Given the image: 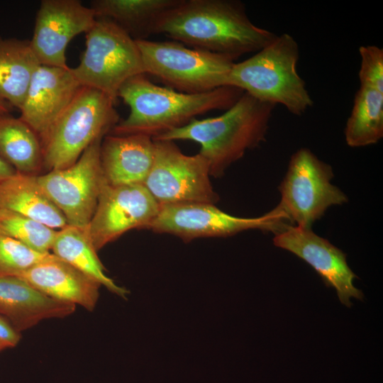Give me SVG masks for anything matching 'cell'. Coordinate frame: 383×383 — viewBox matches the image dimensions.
Instances as JSON below:
<instances>
[{"label":"cell","mask_w":383,"mask_h":383,"mask_svg":"<svg viewBox=\"0 0 383 383\" xmlns=\"http://www.w3.org/2000/svg\"><path fill=\"white\" fill-rule=\"evenodd\" d=\"M154 33L233 61L257 52L277 36L255 25L238 0H182L160 18Z\"/></svg>","instance_id":"obj_1"},{"label":"cell","mask_w":383,"mask_h":383,"mask_svg":"<svg viewBox=\"0 0 383 383\" xmlns=\"http://www.w3.org/2000/svg\"><path fill=\"white\" fill-rule=\"evenodd\" d=\"M244 91L232 86L198 94H187L152 83L145 74L128 79L120 88L121 98L130 108L111 134H143L155 138L189 123L213 110H227Z\"/></svg>","instance_id":"obj_2"},{"label":"cell","mask_w":383,"mask_h":383,"mask_svg":"<svg viewBox=\"0 0 383 383\" xmlns=\"http://www.w3.org/2000/svg\"><path fill=\"white\" fill-rule=\"evenodd\" d=\"M274 107L244 92L223 114L201 120L194 118L152 139L198 143L201 145L199 154L207 161L210 175L221 177L246 151L265 140Z\"/></svg>","instance_id":"obj_3"},{"label":"cell","mask_w":383,"mask_h":383,"mask_svg":"<svg viewBox=\"0 0 383 383\" xmlns=\"http://www.w3.org/2000/svg\"><path fill=\"white\" fill-rule=\"evenodd\" d=\"M299 48L289 33H282L248 59L234 63L228 86L242 89L265 103L284 106L301 116L313 101L297 71Z\"/></svg>","instance_id":"obj_4"},{"label":"cell","mask_w":383,"mask_h":383,"mask_svg":"<svg viewBox=\"0 0 383 383\" xmlns=\"http://www.w3.org/2000/svg\"><path fill=\"white\" fill-rule=\"evenodd\" d=\"M116 104L106 94L81 86L40 138L43 169L50 171L70 167L95 140L109 134L120 121Z\"/></svg>","instance_id":"obj_5"},{"label":"cell","mask_w":383,"mask_h":383,"mask_svg":"<svg viewBox=\"0 0 383 383\" xmlns=\"http://www.w3.org/2000/svg\"><path fill=\"white\" fill-rule=\"evenodd\" d=\"M145 74L156 77L168 88L198 94L228 86L234 65L231 58L188 47L177 41L136 40Z\"/></svg>","instance_id":"obj_6"},{"label":"cell","mask_w":383,"mask_h":383,"mask_svg":"<svg viewBox=\"0 0 383 383\" xmlns=\"http://www.w3.org/2000/svg\"><path fill=\"white\" fill-rule=\"evenodd\" d=\"M85 50L72 72L81 86L97 89L116 102L121 87L130 78L145 74L136 43L116 24L96 18L86 33Z\"/></svg>","instance_id":"obj_7"},{"label":"cell","mask_w":383,"mask_h":383,"mask_svg":"<svg viewBox=\"0 0 383 383\" xmlns=\"http://www.w3.org/2000/svg\"><path fill=\"white\" fill-rule=\"evenodd\" d=\"M333 172L309 149L302 148L291 157L274 208L285 219L310 228L332 206L348 202L347 196L331 183Z\"/></svg>","instance_id":"obj_8"},{"label":"cell","mask_w":383,"mask_h":383,"mask_svg":"<svg viewBox=\"0 0 383 383\" xmlns=\"http://www.w3.org/2000/svg\"><path fill=\"white\" fill-rule=\"evenodd\" d=\"M154 141V162L143 185L160 205L218 201L204 157L184 154L174 141Z\"/></svg>","instance_id":"obj_9"},{"label":"cell","mask_w":383,"mask_h":383,"mask_svg":"<svg viewBox=\"0 0 383 383\" xmlns=\"http://www.w3.org/2000/svg\"><path fill=\"white\" fill-rule=\"evenodd\" d=\"M103 138L91 143L70 167L37 175L38 184L62 213L67 225L82 228L89 225L107 183L100 159Z\"/></svg>","instance_id":"obj_10"},{"label":"cell","mask_w":383,"mask_h":383,"mask_svg":"<svg viewBox=\"0 0 383 383\" xmlns=\"http://www.w3.org/2000/svg\"><path fill=\"white\" fill-rule=\"evenodd\" d=\"M274 208L260 217L230 215L208 203L160 205L149 229L174 235L185 242L199 238L228 237L250 229L279 231L287 224Z\"/></svg>","instance_id":"obj_11"},{"label":"cell","mask_w":383,"mask_h":383,"mask_svg":"<svg viewBox=\"0 0 383 383\" xmlns=\"http://www.w3.org/2000/svg\"><path fill=\"white\" fill-rule=\"evenodd\" d=\"M160 208L143 184L113 186L106 183L88 225L94 248L99 251L131 229H149Z\"/></svg>","instance_id":"obj_12"},{"label":"cell","mask_w":383,"mask_h":383,"mask_svg":"<svg viewBox=\"0 0 383 383\" xmlns=\"http://www.w3.org/2000/svg\"><path fill=\"white\" fill-rule=\"evenodd\" d=\"M93 10L79 0H43L36 13L30 40L41 65L62 68L67 64L66 49L76 35L94 26Z\"/></svg>","instance_id":"obj_13"},{"label":"cell","mask_w":383,"mask_h":383,"mask_svg":"<svg viewBox=\"0 0 383 383\" xmlns=\"http://www.w3.org/2000/svg\"><path fill=\"white\" fill-rule=\"evenodd\" d=\"M273 243L311 266L327 287L336 290L340 301L345 306H351V297L362 299L363 294L353 284L357 276L349 267L346 255L311 228L287 224L275 233Z\"/></svg>","instance_id":"obj_14"},{"label":"cell","mask_w":383,"mask_h":383,"mask_svg":"<svg viewBox=\"0 0 383 383\" xmlns=\"http://www.w3.org/2000/svg\"><path fill=\"white\" fill-rule=\"evenodd\" d=\"M80 87L71 67L40 65L31 78L18 117L40 138Z\"/></svg>","instance_id":"obj_15"},{"label":"cell","mask_w":383,"mask_h":383,"mask_svg":"<svg viewBox=\"0 0 383 383\" xmlns=\"http://www.w3.org/2000/svg\"><path fill=\"white\" fill-rule=\"evenodd\" d=\"M51 299L92 311L101 285L52 253L30 268L11 274Z\"/></svg>","instance_id":"obj_16"},{"label":"cell","mask_w":383,"mask_h":383,"mask_svg":"<svg viewBox=\"0 0 383 383\" xmlns=\"http://www.w3.org/2000/svg\"><path fill=\"white\" fill-rule=\"evenodd\" d=\"M155 141L150 135L108 134L100 159L105 179L113 186L143 184L153 165Z\"/></svg>","instance_id":"obj_17"},{"label":"cell","mask_w":383,"mask_h":383,"mask_svg":"<svg viewBox=\"0 0 383 383\" xmlns=\"http://www.w3.org/2000/svg\"><path fill=\"white\" fill-rule=\"evenodd\" d=\"M76 306L45 296L23 279L0 274V315L21 333L41 321L67 317Z\"/></svg>","instance_id":"obj_18"},{"label":"cell","mask_w":383,"mask_h":383,"mask_svg":"<svg viewBox=\"0 0 383 383\" xmlns=\"http://www.w3.org/2000/svg\"><path fill=\"white\" fill-rule=\"evenodd\" d=\"M0 208L9 209L53 229L67 221L38 182L37 175L16 172L0 183Z\"/></svg>","instance_id":"obj_19"},{"label":"cell","mask_w":383,"mask_h":383,"mask_svg":"<svg viewBox=\"0 0 383 383\" xmlns=\"http://www.w3.org/2000/svg\"><path fill=\"white\" fill-rule=\"evenodd\" d=\"M182 0H93L89 7L96 18L111 21L133 40L155 34L160 18Z\"/></svg>","instance_id":"obj_20"},{"label":"cell","mask_w":383,"mask_h":383,"mask_svg":"<svg viewBox=\"0 0 383 383\" xmlns=\"http://www.w3.org/2000/svg\"><path fill=\"white\" fill-rule=\"evenodd\" d=\"M40 65L30 40L0 35V99L19 110Z\"/></svg>","instance_id":"obj_21"},{"label":"cell","mask_w":383,"mask_h":383,"mask_svg":"<svg viewBox=\"0 0 383 383\" xmlns=\"http://www.w3.org/2000/svg\"><path fill=\"white\" fill-rule=\"evenodd\" d=\"M50 252L69 263L111 292L126 298L128 291L106 275L87 227L67 225L57 231Z\"/></svg>","instance_id":"obj_22"},{"label":"cell","mask_w":383,"mask_h":383,"mask_svg":"<svg viewBox=\"0 0 383 383\" xmlns=\"http://www.w3.org/2000/svg\"><path fill=\"white\" fill-rule=\"evenodd\" d=\"M0 157L17 172L38 175L43 170L39 136L19 117L0 113Z\"/></svg>","instance_id":"obj_23"},{"label":"cell","mask_w":383,"mask_h":383,"mask_svg":"<svg viewBox=\"0 0 383 383\" xmlns=\"http://www.w3.org/2000/svg\"><path fill=\"white\" fill-rule=\"evenodd\" d=\"M352 148L376 144L383 137V92L360 87L344 131Z\"/></svg>","instance_id":"obj_24"},{"label":"cell","mask_w":383,"mask_h":383,"mask_svg":"<svg viewBox=\"0 0 383 383\" xmlns=\"http://www.w3.org/2000/svg\"><path fill=\"white\" fill-rule=\"evenodd\" d=\"M57 231L21 213L0 208V233L35 251L50 252Z\"/></svg>","instance_id":"obj_25"},{"label":"cell","mask_w":383,"mask_h":383,"mask_svg":"<svg viewBox=\"0 0 383 383\" xmlns=\"http://www.w3.org/2000/svg\"><path fill=\"white\" fill-rule=\"evenodd\" d=\"M50 255L35 251L0 233V274L11 275L26 270Z\"/></svg>","instance_id":"obj_26"},{"label":"cell","mask_w":383,"mask_h":383,"mask_svg":"<svg viewBox=\"0 0 383 383\" xmlns=\"http://www.w3.org/2000/svg\"><path fill=\"white\" fill-rule=\"evenodd\" d=\"M359 53L360 86L383 92V49L376 45H362L359 48Z\"/></svg>","instance_id":"obj_27"},{"label":"cell","mask_w":383,"mask_h":383,"mask_svg":"<svg viewBox=\"0 0 383 383\" xmlns=\"http://www.w3.org/2000/svg\"><path fill=\"white\" fill-rule=\"evenodd\" d=\"M21 338V333L17 331L5 317L0 315V348L4 350L14 348Z\"/></svg>","instance_id":"obj_28"},{"label":"cell","mask_w":383,"mask_h":383,"mask_svg":"<svg viewBox=\"0 0 383 383\" xmlns=\"http://www.w3.org/2000/svg\"><path fill=\"white\" fill-rule=\"evenodd\" d=\"M16 170L0 157V183L14 174Z\"/></svg>","instance_id":"obj_29"},{"label":"cell","mask_w":383,"mask_h":383,"mask_svg":"<svg viewBox=\"0 0 383 383\" xmlns=\"http://www.w3.org/2000/svg\"><path fill=\"white\" fill-rule=\"evenodd\" d=\"M13 108L6 101L0 99V113H9L13 111Z\"/></svg>","instance_id":"obj_30"},{"label":"cell","mask_w":383,"mask_h":383,"mask_svg":"<svg viewBox=\"0 0 383 383\" xmlns=\"http://www.w3.org/2000/svg\"><path fill=\"white\" fill-rule=\"evenodd\" d=\"M2 351V350L0 348V352Z\"/></svg>","instance_id":"obj_31"}]
</instances>
